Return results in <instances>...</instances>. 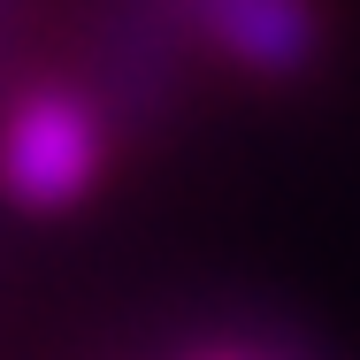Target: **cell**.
Here are the masks:
<instances>
[{
  "instance_id": "7a4b0ae2",
  "label": "cell",
  "mask_w": 360,
  "mask_h": 360,
  "mask_svg": "<svg viewBox=\"0 0 360 360\" xmlns=\"http://www.w3.org/2000/svg\"><path fill=\"white\" fill-rule=\"evenodd\" d=\"M222 62L253 77H299L322 54V8L314 0H169Z\"/></svg>"
},
{
  "instance_id": "6da1fadb",
  "label": "cell",
  "mask_w": 360,
  "mask_h": 360,
  "mask_svg": "<svg viewBox=\"0 0 360 360\" xmlns=\"http://www.w3.org/2000/svg\"><path fill=\"white\" fill-rule=\"evenodd\" d=\"M108 169V115L100 100L39 84L0 123V192L15 207H70Z\"/></svg>"
}]
</instances>
